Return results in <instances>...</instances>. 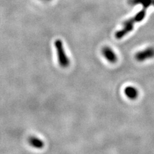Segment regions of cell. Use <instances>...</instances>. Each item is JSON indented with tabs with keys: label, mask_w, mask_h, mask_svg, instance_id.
<instances>
[{
	"label": "cell",
	"mask_w": 154,
	"mask_h": 154,
	"mask_svg": "<svg viewBox=\"0 0 154 154\" xmlns=\"http://www.w3.org/2000/svg\"><path fill=\"white\" fill-rule=\"evenodd\" d=\"M128 3L131 6L141 5L143 7L146 8L151 6L154 7V0H128Z\"/></svg>",
	"instance_id": "cell-6"
},
{
	"label": "cell",
	"mask_w": 154,
	"mask_h": 154,
	"mask_svg": "<svg viewBox=\"0 0 154 154\" xmlns=\"http://www.w3.org/2000/svg\"><path fill=\"white\" fill-rule=\"evenodd\" d=\"M125 94L127 97L130 100H136L137 99L139 95L138 90L133 86H128L125 89Z\"/></svg>",
	"instance_id": "cell-7"
},
{
	"label": "cell",
	"mask_w": 154,
	"mask_h": 154,
	"mask_svg": "<svg viewBox=\"0 0 154 154\" xmlns=\"http://www.w3.org/2000/svg\"><path fill=\"white\" fill-rule=\"evenodd\" d=\"M54 45L57 51L59 65L62 68H67L70 65V60L66 54L63 42L60 39H57L55 41Z\"/></svg>",
	"instance_id": "cell-2"
},
{
	"label": "cell",
	"mask_w": 154,
	"mask_h": 154,
	"mask_svg": "<svg viewBox=\"0 0 154 154\" xmlns=\"http://www.w3.org/2000/svg\"><path fill=\"white\" fill-rule=\"evenodd\" d=\"M153 58H154L153 47H148L146 49L138 51L135 55V59L139 62H142L148 59H152Z\"/></svg>",
	"instance_id": "cell-3"
},
{
	"label": "cell",
	"mask_w": 154,
	"mask_h": 154,
	"mask_svg": "<svg viewBox=\"0 0 154 154\" xmlns=\"http://www.w3.org/2000/svg\"><path fill=\"white\" fill-rule=\"evenodd\" d=\"M41 1H44V2H50L51 0H41Z\"/></svg>",
	"instance_id": "cell-8"
},
{
	"label": "cell",
	"mask_w": 154,
	"mask_h": 154,
	"mask_svg": "<svg viewBox=\"0 0 154 154\" xmlns=\"http://www.w3.org/2000/svg\"><path fill=\"white\" fill-rule=\"evenodd\" d=\"M28 141L31 146L37 149H42L45 146V143L42 139L35 136H30L28 137Z\"/></svg>",
	"instance_id": "cell-5"
},
{
	"label": "cell",
	"mask_w": 154,
	"mask_h": 154,
	"mask_svg": "<svg viewBox=\"0 0 154 154\" xmlns=\"http://www.w3.org/2000/svg\"><path fill=\"white\" fill-rule=\"evenodd\" d=\"M102 54L109 63L114 64L118 60V57L111 48L105 46L102 49Z\"/></svg>",
	"instance_id": "cell-4"
},
{
	"label": "cell",
	"mask_w": 154,
	"mask_h": 154,
	"mask_svg": "<svg viewBox=\"0 0 154 154\" xmlns=\"http://www.w3.org/2000/svg\"><path fill=\"white\" fill-rule=\"evenodd\" d=\"M146 8L143 7L134 17L130 18L123 23V27L115 33V37L117 39H121L128 33H131L136 23L141 22L145 18L146 15Z\"/></svg>",
	"instance_id": "cell-1"
}]
</instances>
